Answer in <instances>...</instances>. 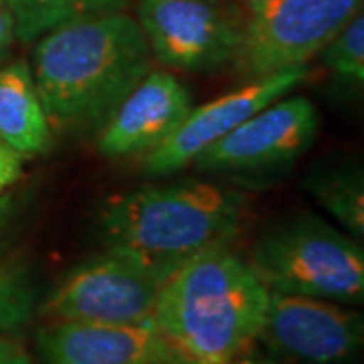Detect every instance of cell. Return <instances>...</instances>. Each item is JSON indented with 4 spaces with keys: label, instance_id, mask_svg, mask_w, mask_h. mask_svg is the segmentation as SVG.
Returning <instances> with one entry per match:
<instances>
[{
    "label": "cell",
    "instance_id": "1",
    "mask_svg": "<svg viewBox=\"0 0 364 364\" xmlns=\"http://www.w3.org/2000/svg\"><path fill=\"white\" fill-rule=\"evenodd\" d=\"M152 53L124 11L77 16L35 41L33 77L53 130L100 132L150 71Z\"/></svg>",
    "mask_w": 364,
    "mask_h": 364
},
{
    "label": "cell",
    "instance_id": "2",
    "mask_svg": "<svg viewBox=\"0 0 364 364\" xmlns=\"http://www.w3.org/2000/svg\"><path fill=\"white\" fill-rule=\"evenodd\" d=\"M269 289L231 245L198 253L166 277L152 324L176 364H239L257 344Z\"/></svg>",
    "mask_w": 364,
    "mask_h": 364
},
{
    "label": "cell",
    "instance_id": "3",
    "mask_svg": "<svg viewBox=\"0 0 364 364\" xmlns=\"http://www.w3.org/2000/svg\"><path fill=\"white\" fill-rule=\"evenodd\" d=\"M249 196L203 181L144 184L109 196L97 210V237L168 277L184 261L241 233Z\"/></svg>",
    "mask_w": 364,
    "mask_h": 364
},
{
    "label": "cell",
    "instance_id": "4",
    "mask_svg": "<svg viewBox=\"0 0 364 364\" xmlns=\"http://www.w3.org/2000/svg\"><path fill=\"white\" fill-rule=\"evenodd\" d=\"M247 261L273 291L338 304L364 298L363 245L314 215L275 225L255 241Z\"/></svg>",
    "mask_w": 364,
    "mask_h": 364
},
{
    "label": "cell",
    "instance_id": "5",
    "mask_svg": "<svg viewBox=\"0 0 364 364\" xmlns=\"http://www.w3.org/2000/svg\"><path fill=\"white\" fill-rule=\"evenodd\" d=\"M363 9V0H247L233 67L245 79L304 67Z\"/></svg>",
    "mask_w": 364,
    "mask_h": 364
},
{
    "label": "cell",
    "instance_id": "6",
    "mask_svg": "<svg viewBox=\"0 0 364 364\" xmlns=\"http://www.w3.org/2000/svg\"><path fill=\"white\" fill-rule=\"evenodd\" d=\"M162 273L116 249L81 261L41 304L45 320L93 324L152 322Z\"/></svg>",
    "mask_w": 364,
    "mask_h": 364
},
{
    "label": "cell",
    "instance_id": "7",
    "mask_svg": "<svg viewBox=\"0 0 364 364\" xmlns=\"http://www.w3.org/2000/svg\"><path fill=\"white\" fill-rule=\"evenodd\" d=\"M243 13L227 0H140L138 25L160 65L213 73L233 63Z\"/></svg>",
    "mask_w": 364,
    "mask_h": 364
},
{
    "label": "cell",
    "instance_id": "8",
    "mask_svg": "<svg viewBox=\"0 0 364 364\" xmlns=\"http://www.w3.org/2000/svg\"><path fill=\"white\" fill-rule=\"evenodd\" d=\"M363 338V316L338 301L269 289L257 344L282 363L344 364Z\"/></svg>",
    "mask_w": 364,
    "mask_h": 364
},
{
    "label": "cell",
    "instance_id": "9",
    "mask_svg": "<svg viewBox=\"0 0 364 364\" xmlns=\"http://www.w3.org/2000/svg\"><path fill=\"white\" fill-rule=\"evenodd\" d=\"M320 116L304 95H284L195 158L196 168L249 174L291 164L316 140Z\"/></svg>",
    "mask_w": 364,
    "mask_h": 364
},
{
    "label": "cell",
    "instance_id": "10",
    "mask_svg": "<svg viewBox=\"0 0 364 364\" xmlns=\"http://www.w3.org/2000/svg\"><path fill=\"white\" fill-rule=\"evenodd\" d=\"M310 71L304 67H291L269 75L249 79L239 90L229 91L208 104L191 107L188 116L172 132L168 140L142 156V170L148 176H168L186 168L208 146L219 142L245 119L255 116L265 105L299 87Z\"/></svg>",
    "mask_w": 364,
    "mask_h": 364
},
{
    "label": "cell",
    "instance_id": "11",
    "mask_svg": "<svg viewBox=\"0 0 364 364\" xmlns=\"http://www.w3.org/2000/svg\"><path fill=\"white\" fill-rule=\"evenodd\" d=\"M191 107V91L178 79L150 69L100 128L97 150L107 158L144 156L168 140Z\"/></svg>",
    "mask_w": 364,
    "mask_h": 364
},
{
    "label": "cell",
    "instance_id": "12",
    "mask_svg": "<svg viewBox=\"0 0 364 364\" xmlns=\"http://www.w3.org/2000/svg\"><path fill=\"white\" fill-rule=\"evenodd\" d=\"M45 364H160L172 360L152 322L93 324L47 320L37 330Z\"/></svg>",
    "mask_w": 364,
    "mask_h": 364
},
{
    "label": "cell",
    "instance_id": "13",
    "mask_svg": "<svg viewBox=\"0 0 364 364\" xmlns=\"http://www.w3.org/2000/svg\"><path fill=\"white\" fill-rule=\"evenodd\" d=\"M0 142L25 160L47 154L53 146L51 122L33 69L23 59L0 65Z\"/></svg>",
    "mask_w": 364,
    "mask_h": 364
},
{
    "label": "cell",
    "instance_id": "14",
    "mask_svg": "<svg viewBox=\"0 0 364 364\" xmlns=\"http://www.w3.org/2000/svg\"><path fill=\"white\" fill-rule=\"evenodd\" d=\"M308 193L352 235L364 237V176L360 164H336L314 170Z\"/></svg>",
    "mask_w": 364,
    "mask_h": 364
},
{
    "label": "cell",
    "instance_id": "15",
    "mask_svg": "<svg viewBox=\"0 0 364 364\" xmlns=\"http://www.w3.org/2000/svg\"><path fill=\"white\" fill-rule=\"evenodd\" d=\"M14 21L16 39L33 43L77 16L122 11L126 0H0Z\"/></svg>",
    "mask_w": 364,
    "mask_h": 364
},
{
    "label": "cell",
    "instance_id": "16",
    "mask_svg": "<svg viewBox=\"0 0 364 364\" xmlns=\"http://www.w3.org/2000/svg\"><path fill=\"white\" fill-rule=\"evenodd\" d=\"M37 298L33 267L18 255L0 257V336L18 332L33 318Z\"/></svg>",
    "mask_w": 364,
    "mask_h": 364
},
{
    "label": "cell",
    "instance_id": "17",
    "mask_svg": "<svg viewBox=\"0 0 364 364\" xmlns=\"http://www.w3.org/2000/svg\"><path fill=\"white\" fill-rule=\"evenodd\" d=\"M322 61L334 77L360 87L364 81V16L358 13L322 49Z\"/></svg>",
    "mask_w": 364,
    "mask_h": 364
},
{
    "label": "cell",
    "instance_id": "18",
    "mask_svg": "<svg viewBox=\"0 0 364 364\" xmlns=\"http://www.w3.org/2000/svg\"><path fill=\"white\" fill-rule=\"evenodd\" d=\"M25 207V196L16 191H6L0 195V257H4V249L9 243V237L13 233V227L16 219L21 217Z\"/></svg>",
    "mask_w": 364,
    "mask_h": 364
},
{
    "label": "cell",
    "instance_id": "19",
    "mask_svg": "<svg viewBox=\"0 0 364 364\" xmlns=\"http://www.w3.org/2000/svg\"><path fill=\"white\" fill-rule=\"evenodd\" d=\"M23 164L25 158L14 152L13 148H9L6 144L0 142V195L11 191L16 181L23 176Z\"/></svg>",
    "mask_w": 364,
    "mask_h": 364
},
{
    "label": "cell",
    "instance_id": "20",
    "mask_svg": "<svg viewBox=\"0 0 364 364\" xmlns=\"http://www.w3.org/2000/svg\"><path fill=\"white\" fill-rule=\"evenodd\" d=\"M0 364H35L33 354L16 336V332L0 336Z\"/></svg>",
    "mask_w": 364,
    "mask_h": 364
},
{
    "label": "cell",
    "instance_id": "21",
    "mask_svg": "<svg viewBox=\"0 0 364 364\" xmlns=\"http://www.w3.org/2000/svg\"><path fill=\"white\" fill-rule=\"evenodd\" d=\"M14 39H16V33H14L13 16L6 11V6L0 2V61L9 55Z\"/></svg>",
    "mask_w": 364,
    "mask_h": 364
},
{
    "label": "cell",
    "instance_id": "22",
    "mask_svg": "<svg viewBox=\"0 0 364 364\" xmlns=\"http://www.w3.org/2000/svg\"><path fill=\"white\" fill-rule=\"evenodd\" d=\"M239 364H289V363H282V360H277V358H272V356H251L247 354L243 360Z\"/></svg>",
    "mask_w": 364,
    "mask_h": 364
},
{
    "label": "cell",
    "instance_id": "23",
    "mask_svg": "<svg viewBox=\"0 0 364 364\" xmlns=\"http://www.w3.org/2000/svg\"><path fill=\"white\" fill-rule=\"evenodd\" d=\"M160 364H176V363H172V360H166V363H160Z\"/></svg>",
    "mask_w": 364,
    "mask_h": 364
}]
</instances>
